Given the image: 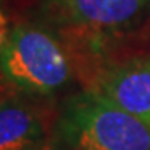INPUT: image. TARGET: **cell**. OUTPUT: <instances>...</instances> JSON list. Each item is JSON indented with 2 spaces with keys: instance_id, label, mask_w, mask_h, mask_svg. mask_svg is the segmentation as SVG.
I'll return each instance as SVG.
<instances>
[{
  "instance_id": "cell-1",
  "label": "cell",
  "mask_w": 150,
  "mask_h": 150,
  "mask_svg": "<svg viewBox=\"0 0 150 150\" xmlns=\"http://www.w3.org/2000/svg\"><path fill=\"white\" fill-rule=\"evenodd\" d=\"M54 135L70 150H150V127L95 90L69 97Z\"/></svg>"
},
{
  "instance_id": "cell-2",
  "label": "cell",
  "mask_w": 150,
  "mask_h": 150,
  "mask_svg": "<svg viewBox=\"0 0 150 150\" xmlns=\"http://www.w3.org/2000/svg\"><path fill=\"white\" fill-rule=\"evenodd\" d=\"M0 75L25 95L52 97L72 80V64L47 28L18 23L0 52Z\"/></svg>"
},
{
  "instance_id": "cell-3",
  "label": "cell",
  "mask_w": 150,
  "mask_h": 150,
  "mask_svg": "<svg viewBox=\"0 0 150 150\" xmlns=\"http://www.w3.org/2000/svg\"><path fill=\"white\" fill-rule=\"evenodd\" d=\"M48 10L70 28L115 33L150 18V0H48Z\"/></svg>"
},
{
  "instance_id": "cell-4",
  "label": "cell",
  "mask_w": 150,
  "mask_h": 150,
  "mask_svg": "<svg viewBox=\"0 0 150 150\" xmlns=\"http://www.w3.org/2000/svg\"><path fill=\"white\" fill-rule=\"evenodd\" d=\"M93 90L150 127V54L113 67Z\"/></svg>"
},
{
  "instance_id": "cell-5",
  "label": "cell",
  "mask_w": 150,
  "mask_h": 150,
  "mask_svg": "<svg viewBox=\"0 0 150 150\" xmlns=\"http://www.w3.org/2000/svg\"><path fill=\"white\" fill-rule=\"evenodd\" d=\"M48 139L45 117L17 95L0 98V150H38Z\"/></svg>"
},
{
  "instance_id": "cell-6",
  "label": "cell",
  "mask_w": 150,
  "mask_h": 150,
  "mask_svg": "<svg viewBox=\"0 0 150 150\" xmlns=\"http://www.w3.org/2000/svg\"><path fill=\"white\" fill-rule=\"evenodd\" d=\"M38 150H70V149L62 142V140L57 139L54 135V132H52V134L48 135V139L38 147Z\"/></svg>"
},
{
  "instance_id": "cell-7",
  "label": "cell",
  "mask_w": 150,
  "mask_h": 150,
  "mask_svg": "<svg viewBox=\"0 0 150 150\" xmlns=\"http://www.w3.org/2000/svg\"><path fill=\"white\" fill-rule=\"evenodd\" d=\"M8 32H10V28L7 27V17L4 15V12L0 10V52H2V48H4V45L7 42Z\"/></svg>"
}]
</instances>
